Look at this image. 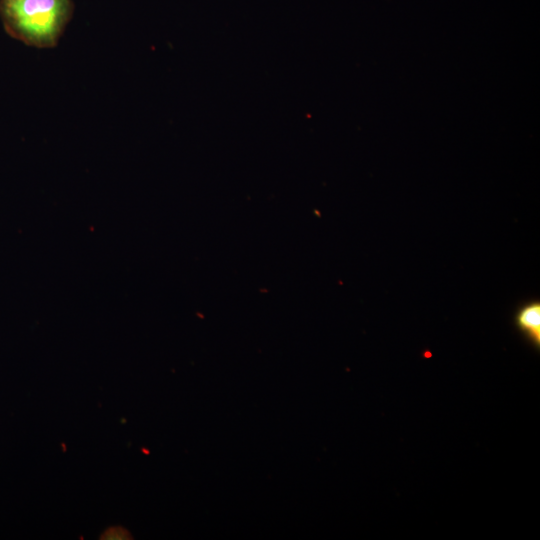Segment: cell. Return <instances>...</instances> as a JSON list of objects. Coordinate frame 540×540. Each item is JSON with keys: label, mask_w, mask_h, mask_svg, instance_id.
Returning <instances> with one entry per match:
<instances>
[{"label": "cell", "mask_w": 540, "mask_h": 540, "mask_svg": "<svg viewBox=\"0 0 540 540\" xmlns=\"http://www.w3.org/2000/svg\"><path fill=\"white\" fill-rule=\"evenodd\" d=\"M71 13L70 0H0V16L8 33L41 48L57 43Z\"/></svg>", "instance_id": "6da1fadb"}, {"label": "cell", "mask_w": 540, "mask_h": 540, "mask_svg": "<svg viewBox=\"0 0 540 540\" xmlns=\"http://www.w3.org/2000/svg\"><path fill=\"white\" fill-rule=\"evenodd\" d=\"M514 324L525 340L537 351L540 349V301L529 300L517 308Z\"/></svg>", "instance_id": "7a4b0ae2"}]
</instances>
